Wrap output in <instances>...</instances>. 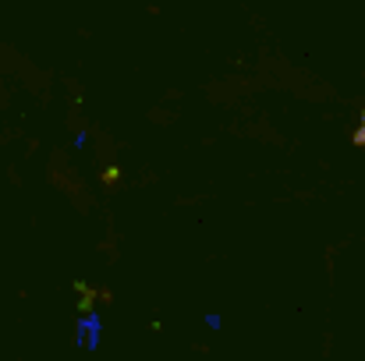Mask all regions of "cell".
I'll use <instances>...</instances> for the list:
<instances>
[{"instance_id": "6da1fadb", "label": "cell", "mask_w": 365, "mask_h": 361, "mask_svg": "<svg viewBox=\"0 0 365 361\" xmlns=\"http://www.w3.org/2000/svg\"><path fill=\"white\" fill-rule=\"evenodd\" d=\"M359 142H365V124H362V131H359Z\"/></svg>"}]
</instances>
